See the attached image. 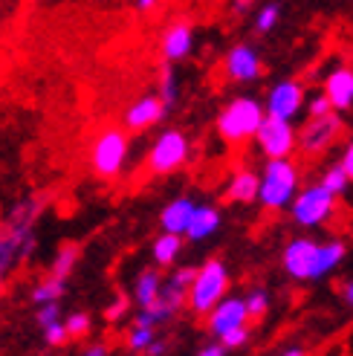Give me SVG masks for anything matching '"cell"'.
Wrapping results in <instances>:
<instances>
[{
  "label": "cell",
  "instance_id": "6da1fadb",
  "mask_svg": "<svg viewBox=\"0 0 353 356\" xmlns=\"http://www.w3.org/2000/svg\"><path fill=\"white\" fill-rule=\"evenodd\" d=\"M347 246L342 241H310V238H293L287 241L284 252H281V266L295 281H319L330 275L345 261Z\"/></svg>",
  "mask_w": 353,
  "mask_h": 356
},
{
  "label": "cell",
  "instance_id": "7a4b0ae2",
  "mask_svg": "<svg viewBox=\"0 0 353 356\" xmlns=\"http://www.w3.org/2000/svg\"><path fill=\"white\" fill-rule=\"evenodd\" d=\"M41 215V200L26 197L15 203L6 220L0 223V275H9L35 249V220Z\"/></svg>",
  "mask_w": 353,
  "mask_h": 356
},
{
  "label": "cell",
  "instance_id": "3957f363",
  "mask_svg": "<svg viewBox=\"0 0 353 356\" xmlns=\"http://www.w3.org/2000/svg\"><path fill=\"white\" fill-rule=\"evenodd\" d=\"M302 177L290 156H272L263 163V171L258 177V203L267 211H281L287 209L295 197Z\"/></svg>",
  "mask_w": 353,
  "mask_h": 356
},
{
  "label": "cell",
  "instance_id": "277c9868",
  "mask_svg": "<svg viewBox=\"0 0 353 356\" xmlns=\"http://www.w3.org/2000/svg\"><path fill=\"white\" fill-rule=\"evenodd\" d=\"M261 119H263V104L252 96H238L217 113L215 128L229 145H243V142L255 136Z\"/></svg>",
  "mask_w": 353,
  "mask_h": 356
},
{
  "label": "cell",
  "instance_id": "5b68a950",
  "mask_svg": "<svg viewBox=\"0 0 353 356\" xmlns=\"http://www.w3.org/2000/svg\"><path fill=\"white\" fill-rule=\"evenodd\" d=\"M229 281H232V278H229V270H226L223 261H217V258L206 261L200 270L194 273L191 287H188L186 305L191 307V313H194V316H206V313L226 296Z\"/></svg>",
  "mask_w": 353,
  "mask_h": 356
},
{
  "label": "cell",
  "instance_id": "8992f818",
  "mask_svg": "<svg viewBox=\"0 0 353 356\" xmlns=\"http://www.w3.org/2000/svg\"><path fill=\"white\" fill-rule=\"evenodd\" d=\"M131 156V139L119 128H104L90 145V168L101 180H113L125 171Z\"/></svg>",
  "mask_w": 353,
  "mask_h": 356
},
{
  "label": "cell",
  "instance_id": "52a82bcc",
  "mask_svg": "<svg viewBox=\"0 0 353 356\" xmlns=\"http://www.w3.org/2000/svg\"><path fill=\"white\" fill-rule=\"evenodd\" d=\"M293 211V220L304 229H319L336 215V194H330L322 183L313 186H298L293 203L287 206Z\"/></svg>",
  "mask_w": 353,
  "mask_h": 356
},
{
  "label": "cell",
  "instance_id": "ba28073f",
  "mask_svg": "<svg viewBox=\"0 0 353 356\" xmlns=\"http://www.w3.org/2000/svg\"><path fill=\"white\" fill-rule=\"evenodd\" d=\"M191 154V142L183 131H165L154 139V145L148 151V171L156 177H165L180 171L188 163Z\"/></svg>",
  "mask_w": 353,
  "mask_h": 356
},
{
  "label": "cell",
  "instance_id": "9c48e42d",
  "mask_svg": "<svg viewBox=\"0 0 353 356\" xmlns=\"http://www.w3.org/2000/svg\"><path fill=\"white\" fill-rule=\"evenodd\" d=\"M258 142V151L272 159V156H293V151L298 148V134L293 128L290 119H278V116H270L263 113L258 131L252 136Z\"/></svg>",
  "mask_w": 353,
  "mask_h": 356
},
{
  "label": "cell",
  "instance_id": "30bf717a",
  "mask_svg": "<svg viewBox=\"0 0 353 356\" xmlns=\"http://www.w3.org/2000/svg\"><path fill=\"white\" fill-rule=\"evenodd\" d=\"M339 134H342V119L336 111H330L325 116H310V122L298 134V148L304 154H322L336 142Z\"/></svg>",
  "mask_w": 353,
  "mask_h": 356
},
{
  "label": "cell",
  "instance_id": "8fae6325",
  "mask_svg": "<svg viewBox=\"0 0 353 356\" xmlns=\"http://www.w3.org/2000/svg\"><path fill=\"white\" fill-rule=\"evenodd\" d=\"M304 108V84L302 81H293L284 79L270 87L267 102H263V113L278 116V119H295Z\"/></svg>",
  "mask_w": 353,
  "mask_h": 356
},
{
  "label": "cell",
  "instance_id": "7c38bea8",
  "mask_svg": "<svg viewBox=\"0 0 353 356\" xmlns=\"http://www.w3.org/2000/svg\"><path fill=\"white\" fill-rule=\"evenodd\" d=\"M261 52L252 47V44H238L229 49L226 56V79L235 81V84H252L261 79Z\"/></svg>",
  "mask_w": 353,
  "mask_h": 356
},
{
  "label": "cell",
  "instance_id": "4fadbf2b",
  "mask_svg": "<svg viewBox=\"0 0 353 356\" xmlns=\"http://www.w3.org/2000/svg\"><path fill=\"white\" fill-rule=\"evenodd\" d=\"M194 41H197V35H194V24L191 21H174L163 32L160 52H163V58L168 64H180L194 52Z\"/></svg>",
  "mask_w": 353,
  "mask_h": 356
},
{
  "label": "cell",
  "instance_id": "5bb4252c",
  "mask_svg": "<svg viewBox=\"0 0 353 356\" xmlns=\"http://www.w3.org/2000/svg\"><path fill=\"white\" fill-rule=\"evenodd\" d=\"M206 322H208L211 336L217 339L220 333L232 330V327H238V325H249V313H246L243 298H229V296H223L217 305L206 313Z\"/></svg>",
  "mask_w": 353,
  "mask_h": 356
},
{
  "label": "cell",
  "instance_id": "9a60e30c",
  "mask_svg": "<svg viewBox=\"0 0 353 356\" xmlns=\"http://www.w3.org/2000/svg\"><path fill=\"white\" fill-rule=\"evenodd\" d=\"M165 113L168 111H165L163 99L156 93H145V96H139L131 108L125 111L122 122H125L128 131H148V128H154V124H160Z\"/></svg>",
  "mask_w": 353,
  "mask_h": 356
},
{
  "label": "cell",
  "instance_id": "2e32d148",
  "mask_svg": "<svg viewBox=\"0 0 353 356\" xmlns=\"http://www.w3.org/2000/svg\"><path fill=\"white\" fill-rule=\"evenodd\" d=\"M325 96L330 99L336 113L350 111V104H353V70L350 67L330 70L327 79H325Z\"/></svg>",
  "mask_w": 353,
  "mask_h": 356
},
{
  "label": "cell",
  "instance_id": "e0dca14e",
  "mask_svg": "<svg viewBox=\"0 0 353 356\" xmlns=\"http://www.w3.org/2000/svg\"><path fill=\"white\" fill-rule=\"evenodd\" d=\"M223 223V215L215 203H197L191 211V220H188V229H186V238L188 241H206L211 238L220 229Z\"/></svg>",
  "mask_w": 353,
  "mask_h": 356
},
{
  "label": "cell",
  "instance_id": "ac0fdd59",
  "mask_svg": "<svg viewBox=\"0 0 353 356\" xmlns=\"http://www.w3.org/2000/svg\"><path fill=\"white\" fill-rule=\"evenodd\" d=\"M194 273H197L194 266H174V270L163 278V290H160V296L168 301V305H171L174 310H180V307L186 305Z\"/></svg>",
  "mask_w": 353,
  "mask_h": 356
},
{
  "label": "cell",
  "instance_id": "d6986e66",
  "mask_svg": "<svg viewBox=\"0 0 353 356\" xmlns=\"http://www.w3.org/2000/svg\"><path fill=\"white\" fill-rule=\"evenodd\" d=\"M194 203L191 197H174L171 203H165L163 215H160V223H163V232H174V235H186L188 229V220H191V211H194Z\"/></svg>",
  "mask_w": 353,
  "mask_h": 356
},
{
  "label": "cell",
  "instance_id": "ffe728a7",
  "mask_svg": "<svg viewBox=\"0 0 353 356\" xmlns=\"http://www.w3.org/2000/svg\"><path fill=\"white\" fill-rule=\"evenodd\" d=\"M226 197L232 203H255L258 200V174L249 171V168H240L232 174L229 180V188H226Z\"/></svg>",
  "mask_w": 353,
  "mask_h": 356
},
{
  "label": "cell",
  "instance_id": "44dd1931",
  "mask_svg": "<svg viewBox=\"0 0 353 356\" xmlns=\"http://www.w3.org/2000/svg\"><path fill=\"white\" fill-rule=\"evenodd\" d=\"M183 255V235H174V232H163L160 238L154 241L151 246V258H154V266H174L176 258Z\"/></svg>",
  "mask_w": 353,
  "mask_h": 356
},
{
  "label": "cell",
  "instance_id": "7402d4cb",
  "mask_svg": "<svg viewBox=\"0 0 353 356\" xmlns=\"http://www.w3.org/2000/svg\"><path fill=\"white\" fill-rule=\"evenodd\" d=\"M163 290V273H160V266H148V270H142L136 275V284H133V301L139 307H145L151 305V301L160 296Z\"/></svg>",
  "mask_w": 353,
  "mask_h": 356
},
{
  "label": "cell",
  "instance_id": "603a6c76",
  "mask_svg": "<svg viewBox=\"0 0 353 356\" xmlns=\"http://www.w3.org/2000/svg\"><path fill=\"white\" fill-rule=\"evenodd\" d=\"M76 261H79V249H76L73 243H64V246L58 249V252H56V258H52L49 275H52V278H61V281H67V275L73 273Z\"/></svg>",
  "mask_w": 353,
  "mask_h": 356
},
{
  "label": "cell",
  "instance_id": "cb8c5ba5",
  "mask_svg": "<svg viewBox=\"0 0 353 356\" xmlns=\"http://www.w3.org/2000/svg\"><path fill=\"white\" fill-rule=\"evenodd\" d=\"M64 296V281L61 278H47V281H38L35 287L29 290V298L32 305H44V301H58Z\"/></svg>",
  "mask_w": 353,
  "mask_h": 356
},
{
  "label": "cell",
  "instance_id": "d4e9b609",
  "mask_svg": "<svg viewBox=\"0 0 353 356\" xmlns=\"http://www.w3.org/2000/svg\"><path fill=\"white\" fill-rule=\"evenodd\" d=\"M156 96L163 99L165 111H171L174 104H176V99H180V79H176V73H174L171 67L163 70V76H160V90H156Z\"/></svg>",
  "mask_w": 353,
  "mask_h": 356
},
{
  "label": "cell",
  "instance_id": "484cf974",
  "mask_svg": "<svg viewBox=\"0 0 353 356\" xmlns=\"http://www.w3.org/2000/svg\"><path fill=\"white\" fill-rule=\"evenodd\" d=\"M330 194H336V197H342V194L350 188V177L345 174V168L336 163V165H330V168H325V174H322V180H319Z\"/></svg>",
  "mask_w": 353,
  "mask_h": 356
},
{
  "label": "cell",
  "instance_id": "4316f807",
  "mask_svg": "<svg viewBox=\"0 0 353 356\" xmlns=\"http://www.w3.org/2000/svg\"><path fill=\"white\" fill-rule=\"evenodd\" d=\"M281 21V3H275V0H270V3H263L258 12H255V29L258 32H272Z\"/></svg>",
  "mask_w": 353,
  "mask_h": 356
},
{
  "label": "cell",
  "instance_id": "83f0119b",
  "mask_svg": "<svg viewBox=\"0 0 353 356\" xmlns=\"http://www.w3.org/2000/svg\"><path fill=\"white\" fill-rule=\"evenodd\" d=\"M156 339V327H145V325H133L125 336V345L133 350V353H142L151 342Z\"/></svg>",
  "mask_w": 353,
  "mask_h": 356
},
{
  "label": "cell",
  "instance_id": "f1b7e54d",
  "mask_svg": "<svg viewBox=\"0 0 353 356\" xmlns=\"http://www.w3.org/2000/svg\"><path fill=\"white\" fill-rule=\"evenodd\" d=\"M246 305V313H249V318H261L263 313L270 310V293L267 290H252L249 296L243 298Z\"/></svg>",
  "mask_w": 353,
  "mask_h": 356
},
{
  "label": "cell",
  "instance_id": "f546056e",
  "mask_svg": "<svg viewBox=\"0 0 353 356\" xmlns=\"http://www.w3.org/2000/svg\"><path fill=\"white\" fill-rule=\"evenodd\" d=\"M217 339L223 342L226 350H238V348H243V345H249V325H238V327H232V330L220 333Z\"/></svg>",
  "mask_w": 353,
  "mask_h": 356
},
{
  "label": "cell",
  "instance_id": "4dcf8cb0",
  "mask_svg": "<svg viewBox=\"0 0 353 356\" xmlns=\"http://www.w3.org/2000/svg\"><path fill=\"white\" fill-rule=\"evenodd\" d=\"M64 325H67L69 339H81V336L90 333V316H87V313H69L64 318Z\"/></svg>",
  "mask_w": 353,
  "mask_h": 356
},
{
  "label": "cell",
  "instance_id": "1f68e13d",
  "mask_svg": "<svg viewBox=\"0 0 353 356\" xmlns=\"http://www.w3.org/2000/svg\"><path fill=\"white\" fill-rule=\"evenodd\" d=\"M44 339H47V345H52V348H61V345H67V339H69V333H67V325L61 322H52V325H47L44 327Z\"/></svg>",
  "mask_w": 353,
  "mask_h": 356
},
{
  "label": "cell",
  "instance_id": "d6a6232c",
  "mask_svg": "<svg viewBox=\"0 0 353 356\" xmlns=\"http://www.w3.org/2000/svg\"><path fill=\"white\" fill-rule=\"evenodd\" d=\"M61 318V310H58V301H44V305H38V310H35V322H38L41 327L58 322Z\"/></svg>",
  "mask_w": 353,
  "mask_h": 356
},
{
  "label": "cell",
  "instance_id": "836d02e7",
  "mask_svg": "<svg viewBox=\"0 0 353 356\" xmlns=\"http://www.w3.org/2000/svg\"><path fill=\"white\" fill-rule=\"evenodd\" d=\"M304 108H307V116H325V113L333 111V104H330V99L325 93H319V96H313Z\"/></svg>",
  "mask_w": 353,
  "mask_h": 356
},
{
  "label": "cell",
  "instance_id": "e575fe53",
  "mask_svg": "<svg viewBox=\"0 0 353 356\" xmlns=\"http://www.w3.org/2000/svg\"><path fill=\"white\" fill-rule=\"evenodd\" d=\"M125 313H128V298L125 296H116L110 305H108V310H104V318H108V322H119Z\"/></svg>",
  "mask_w": 353,
  "mask_h": 356
},
{
  "label": "cell",
  "instance_id": "d590c367",
  "mask_svg": "<svg viewBox=\"0 0 353 356\" xmlns=\"http://www.w3.org/2000/svg\"><path fill=\"white\" fill-rule=\"evenodd\" d=\"M339 165L345 168V174L350 177V183H353V142H347V148L342 151V159H339Z\"/></svg>",
  "mask_w": 353,
  "mask_h": 356
},
{
  "label": "cell",
  "instance_id": "8d00e7d4",
  "mask_svg": "<svg viewBox=\"0 0 353 356\" xmlns=\"http://www.w3.org/2000/svg\"><path fill=\"white\" fill-rule=\"evenodd\" d=\"M197 353H200V356H223V353H229V350H226V348H223V342L217 339V342H208V345H203Z\"/></svg>",
  "mask_w": 353,
  "mask_h": 356
},
{
  "label": "cell",
  "instance_id": "74e56055",
  "mask_svg": "<svg viewBox=\"0 0 353 356\" xmlns=\"http://www.w3.org/2000/svg\"><path fill=\"white\" fill-rule=\"evenodd\" d=\"M252 3H255V0H232V12L235 15H246L252 9Z\"/></svg>",
  "mask_w": 353,
  "mask_h": 356
},
{
  "label": "cell",
  "instance_id": "f35d334b",
  "mask_svg": "<svg viewBox=\"0 0 353 356\" xmlns=\"http://www.w3.org/2000/svg\"><path fill=\"white\" fill-rule=\"evenodd\" d=\"M342 301L353 310V278L350 281H345V287H342Z\"/></svg>",
  "mask_w": 353,
  "mask_h": 356
},
{
  "label": "cell",
  "instance_id": "ab89813d",
  "mask_svg": "<svg viewBox=\"0 0 353 356\" xmlns=\"http://www.w3.org/2000/svg\"><path fill=\"white\" fill-rule=\"evenodd\" d=\"M84 353H87V356H108L110 350H108V345H104V342H96V345H90V348H87Z\"/></svg>",
  "mask_w": 353,
  "mask_h": 356
},
{
  "label": "cell",
  "instance_id": "60d3db41",
  "mask_svg": "<svg viewBox=\"0 0 353 356\" xmlns=\"http://www.w3.org/2000/svg\"><path fill=\"white\" fill-rule=\"evenodd\" d=\"M142 353H148V356H160V353H165V342H160V339H154Z\"/></svg>",
  "mask_w": 353,
  "mask_h": 356
},
{
  "label": "cell",
  "instance_id": "b9f144b4",
  "mask_svg": "<svg viewBox=\"0 0 353 356\" xmlns=\"http://www.w3.org/2000/svg\"><path fill=\"white\" fill-rule=\"evenodd\" d=\"M156 3H160V0H136V9H142V12H151Z\"/></svg>",
  "mask_w": 353,
  "mask_h": 356
},
{
  "label": "cell",
  "instance_id": "7bdbcfd3",
  "mask_svg": "<svg viewBox=\"0 0 353 356\" xmlns=\"http://www.w3.org/2000/svg\"><path fill=\"white\" fill-rule=\"evenodd\" d=\"M281 353H284V356H302V353H304V348H302V345H290V348H284Z\"/></svg>",
  "mask_w": 353,
  "mask_h": 356
},
{
  "label": "cell",
  "instance_id": "ee69618b",
  "mask_svg": "<svg viewBox=\"0 0 353 356\" xmlns=\"http://www.w3.org/2000/svg\"><path fill=\"white\" fill-rule=\"evenodd\" d=\"M3 287H6V284H3V275H0V296H3Z\"/></svg>",
  "mask_w": 353,
  "mask_h": 356
}]
</instances>
